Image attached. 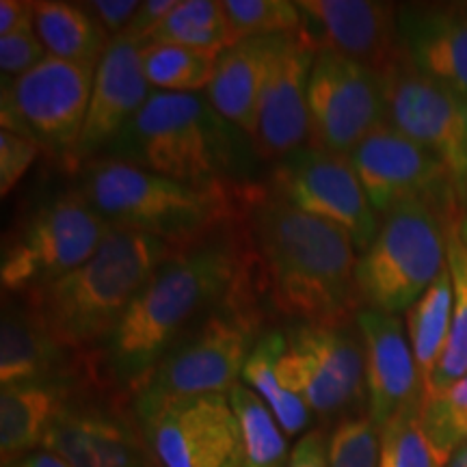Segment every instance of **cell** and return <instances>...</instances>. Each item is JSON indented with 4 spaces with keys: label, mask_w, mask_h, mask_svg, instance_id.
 <instances>
[{
    "label": "cell",
    "mask_w": 467,
    "mask_h": 467,
    "mask_svg": "<svg viewBox=\"0 0 467 467\" xmlns=\"http://www.w3.org/2000/svg\"><path fill=\"white\" fill-rule=\"evenodd\" d=\"M141 48L143 44L128 37L110 42L93 80L83 134L67 167L72 171L85 162L107 156L154 93L145 78Z\"/></svg>",
    "instance_id": "obj_17"
},
{
    "label": "cell",
    "mask_w": 467,
    "mask_h": 467,
    "mask_svg": "<svg viewBox=\"0 0 467 467\" xmlns=\"http://www.w3.org/2000/svg\"><path fill=\"white\" fill-rule=\"evenodd\" d=\"M254 186L186 184L102 156L85 162L78 191L113 230L145 234L184 249L241 223Z\"/></svg>",
    "instance_id": "obj_3"
},
{
    "label": "cell",
    "mask_w": 467,
    "mask_h": 467,
    "mask_svg": "<svg viewBox=\"0 0 467 467\" xmlns=\"http://www.w3.org/2000/svg\"><path fill=\"white\" fill-rule=\"evenodd\" d=\"M107 156L186 184H243L254 141L200 93L154 91Z\"/></svg>",
    "instance_id": "obj_4"
},
{
    "label": "cell",
    "mask_w": 467,
    "mask_h": 467,
    "mask_svg": "<svg viewBox=\"0 0 467 467\" xmlns=\"http://www.w3.org/2000/svg\"><path fill=\"white\" fill-rule=\"evenodd\" d=\"M418 411L420 407L409 409L383 426L379 467H443L420 429Z\"/></svg>",
    "instance_id": "obj_34"
},
{
    "label": "cell",
    "mask_w": 467,
    "mask_h": 467,
    "mask_svg": "<svg viewBox=\"0 0 467 467\" xmlns=\"http://www.w3.org/2000/svg\"><path fill=\"white\" fill-rule=\"evenodd\" d=\"M67 381H35L7 385L0 392V454L3 465L44 446L52 422L69 402Z\"/></svg>",
    "instance_id": "obj_24"
},
{
    "label": "cell",
    "mask_w": 467,
    "mask_h": 467,
    "mask_svg": "<svg viewBox=\"0 0 467 467\" xmlns=\"http://www.w3.org/2000/svg\"><path fill=\"white\" fill-rule=\"evenodd\" d=\"M446 236L448 271L452 279V325L446 350L426 385L424 396L440 394L467 375V219L463 214L448 221Z\"/></svg>",
    "instance_id": "obj_26"
},
{
    "label": "cell",
    "mask_w": 467,
    "mask_h": 467,
    "mask_svg": "<svg viewBox=\"0 0 467 467\" xmlns=\"http://www.w3.org/2000/svg\"><path fill=\"white\" fill-rule=\"evenodd\" d=\"M251 277L243 221L206 241L175 249L109 337L115 377L141 389L169 350Z\"/></svg>",
    "instance_id": "obj_2"
},
{
    "label": "cell",
    "mask_w": 467,
    "mask_h": 467,
    "mask_svg": "<svg viewBox=\"0 0 467 467\" xmlns=\"http://www.w3.org/2000/svg\"><path fill=\"white\" fill-rule=\"evenodd\" d=\"M96 72V66L48 57L3 87L0 128L35 139L67 169L83 134Z\"/></svg>",
    "instance_id": "obj_9"
},
{
    "label": "cell",
    "mask_w": 467,
    "mask_h": 467,
    "mask_svg": "<svg viewBox=\"0 0 467 467\" xmlns=\"http://www.w3.org/2000/svg\"><path fill=\"white\" fill-rule=\"evenodd\" d=\"M285 467H329V437L323 431H309L292 448Z\"/></svg>",
    "instance_id": "obj_40"
},
{
    "label": "cell",
    "mask_w": 467,
    "mask_h": 467,
    "mask_svg": "<svg viewBox=\"0 0 467 467\" xmlns=\"http://www.w3.org/2000/svg\"><path fill=\"white\" fill-rule=\"evenodd\" d=\"M461 7H463V9L467 11V0H465V3H461Z\"/></svg>",
    "instance_id": "obj_44"
},
{
    "label": "cell",
    "mask_w": 467,
    "mask_h": 467,
    "mask_svg": "<svg viewBox=\"0 0 467 467\" xmlns=\"http://www.w3.org/2000/svg\"><path fill=\"white\" fill-rule=\"evenodd\" d=\"M221 55L173 44H145L141 61L151 87L167 93H200L213 83Z\"/></svg>",
    "instance_id": "obj_31"
},
{
    "label": "cell",
    "mask_w": 467,
    "mask_h": 467,
    "mask_svg": "<svg viewBox=\"0 0 467 467\" xmlns=\"http://www.w3.org/2000/svg\"><path fill=\"white\" fill-rule=\"evenodd\" d=\"M255 288L292 325H348L358 318L359 251L340 227L292 208L255 184L243 219Z\"/></svg>",
    "instance_id": "obj_1"
},
{
    "label": "cell",
    "mask_w": 467,
    "mask_h": 467,
    "mask_svg": "<svg viewBox=\"0 0 467 467\" xmlns=\"http://www.w3.org/2000/svg\"><path fill=\"white\" fill-rule=\"evenodd\" d=\"M399 35L420 74L467 100V11L461 3L402 5Z\"/></svg>",
    "instance_id": "obj_20"
},
{
    "label": "cell",
    "mask_w": 467,
    "mask_h": 467,
    "mask_svg": "<svg viewBox=\"0 0 467 467\" xmlns=\"http://www.w3.org/2000/svg\"><path fill=\"white\" fill-rule=\"evenodd\" d=\"M137 413L159 467H244V446L227 394L148 399Z\"/></svg>",
    "instance_id": "obj_10"
},
{
    "label": "cell",
    "mask_w": 467,
    "mask_h": 467,
    "mask_svg": "<svg viewBox=\"0 0 467 467\" xmlns=\"http://www.w3.org/2000/svg\"><path fill=\"white\" fill-rule=\"evenodd\" d=\"M234 416L238 420L244 446V467H285L288 443L275 413L258 392L244 383H236L227 394Z\"/></svg>",
    "instance_id": "obj_30"
},
{
    "label": "cell",
    "mask_w": 467,
    "mask_h": 467,
    "mask_svg": "<svg viewBox=\"0 0 467 467\" xmlns=\"http://www.w3.org/2000/svg\"><path fill=\"white\" fill-rule=\"evenodd\" d=\"M307 119V148L348 159L388 121L383 78L350 58L320 52L309 74Z\"/></svg>",
    "instance_id": "obj_14"
},
{
    "label": "cell",
    "mask_w": 467,
    "mask_h": 467,
    "mask_svg": "<svg viewBox=\"0 0 467 467\" xmlns=\"http://www.w3.org/2000/svg\"><path fill=\"white\" fill-rule=\"evenodd\" d=\"M381 465V431L368 416L342 418L329 435V467Z\"/></svg>",
    "instance_id": "obj_35"
},
{
    "label": "cell",
    "mask_w": 467,
    "mask_h": 467,
    "mask_svg": "<svg viewBox=\"0 0 467 467\" xmlns=\"http://www.w3.org/2000/svg\"><path fill=\"white\" fill-rule=\"evenodd\" d=\"M451 219L426 202L405 203L385 214L375 241L358 260L361 307L394 317L407 314L448 266Z\"/></svg>",
    "instance_id": "obj_7"
},
{
    "label": "cell",
    "mask_w": 467,
    "mask_h": 467,
    "mask_svg": "<svg viewBox=\"0 0 467 467\" xmlns=\"http://www.w3.org/2000/svg\"><path fill=\"white\" fill-rule=\"evenodd\" d=\"M418 418L431 451L446 467L452 454L467 443V375L440 394L424 396Z\"/></svg>",
    "instance_id": "obj_32"
},
{
    "label": "cell",
    "mask_w": 467,
    "mask_h": 467,
    "mask_svg": "<svg viewBox=\"0 0 467 467\" xmlns=\"http://www.w3.org/2000/svg\"><path fill=\"white\" fill-rule=\"evenodd\" d=\"M223 11L238 42L296 33L303 16L290 0H223Z\"/></svg>",
    "instance_id": "obj_33"
},
{
    "label": "cell",
    "mask_w": 467,
    "mask_h": 467,
    "mask_svg": "<svg viewBox=\"0 0 467 467\" xmlns=\"http://www.w3.org/2000/svg\"><path fill=\"white\" fill-rule=\"evenodd\" d=\"M173 251L159 238L110 230L85 265L22 301L57 342L83 353L96 342H109L126 309Z\"/></svg>",
    "instance_id": "obj_5"
},
{
    "label": "cell",
    "mask_w": 467,
    "mask_h": 467,
    "mask_svg": "<svg viewBox=\"0 0 467 467\" xmlns=\"http://www.w3.org/2000/svg\"><path fill=\"white\" fill-rule=\"evenodd\" d=\"M388 121L405 137L433 151L451 173L461 203H467V100L402 57L381 76Z\"/></svg>",
    "instance_id": "obj_15"
},
{
    "label": "cell",
    "mask_w": 467,
    "mask_h": 467,
    "mask_svg": "<svg viewBox=\"0 0 467 467\" xmlns=\"http://www.w3.org/2000/svg\"><path fill=\"white\" fill-rule=\"evenodd\" d=\"M266 189L309 217L340 227L353 238L359 254L370 247L381 227V217L368 202L347 156L306 145L271 167Z\"/></svg>",
    "instance_id": "obj_12"
},
{
    "label": "cell",
    "mask_w": 467,
    "mask_h": 467,
    "mask_svg": "<svg viewBox=\"0 0 467 467\" xmlns=\"http://www.w3.org/2000/svg\"><path fill=\"white\" fill-rule=\"evenodd\" d=\"M277 37L279 35L243 39L227 48L219 57L217 72L206 89V98L217 113L247 134L251 141L258 132L260 98Z\"/></svg>",
    "instance_id": "obj_22"
},
{
    "label": "cell",
    "mask_w": 467,
    "mask_h": 467,
    "mask_svg": "<svg viewBox=\"0 0 467 467\" xmlns=\"http://www.w3.org/2000/svg\"><path fill=\"white\" fill-rule=\"evenodd\" d=\"M35 33L50 57L80 66H100L110 39L80 3L35 0Z\"/></svg>",
    "instance_id": "obj_25"
},
{
    "label": "cell",
    "mask_w": 467,
    "mask_h": 467,
    "mask_svg": "<svg viewBox=\"0 0 467 467\" xmlns=\"http://www.w3.org/2000/svg\"><path fill=\"white\" fill-rule=\"evenodd\" d=\"M301 37L317 55L331 52L385 76L405 57L394 3L379 0H299Z\"/></svg>",
    "instance_id": "obj_16"
},
{
    "label": "cell",
    "mask_w": 467,
    "mask_h": 467,
    "mask_svg": "<svg viewBox=\"0 0 467 467\" xmlns=\"http://www.w3.org/2000/svg\"><path fill=\"white\" fill-rule=\"evenodd\" d=\"M178 3L180 0H145V3L139 5V11L134 14L132 22L119 37H128L132 42L145 46L151 33L161 26V22L171 14Z\"/></svg>",
    "instance_id": "obj_39"
},
{
    "label": "cell",
    "mask_w": 467,
    "mask_h": 467,
    "mask_svg": "<svg viewBox=\"0 0 467 467\" xmlns=\"http://www.w3.org/2000/svg\"><path fill=\"white\" fill-rule=\"evenodd\" d=\"M76 350L63 347L28 312L26 306H5L0 323V383L3 388L35 381H67Z\"/></svg>",
    "instance_id": "obj_23"
},
{
    "label": "cell",
    "mask_w": 467,
    "mask_h": 467,
    "mask_svg": "<svg viewBox=\"0 0 467 467\" xmlns=\"http://www.w3.org/2000/svg\"><path fill=\"white\" fill-rule=\"evenodd\" d=\"M452 325V279L448 266L420 299L407 309V337L426 389L446 350Z\"/></svg>",
    "instance_id": "obj_27"
},
{
    "label": "cell",
    "mask_w": 467,
    "mask_h": 467,
    "mask_svg": "<svg viewBox=\"0 0 467 467\" xmlns=\"http://www.w3.org/2000/svg\"><path fill=\"white\" fill-rule=\"evenodd\" d=\"M262 318L265 301L251 277L169 350L139 396L184 399L230 394L238 377H243L255 342L265 334Z\"/></svg>",
    "instance_id": "obj_6"
},
{
    "label": "cell",
    "mask_w": 467,
    "mask_h": 467,
    "mask_svg": "<svg viewBox=\"0 0 467 467\" xmlns=\"http://www.w3.org/2000/svg\"><path fill=\"white\" fill-rule=\"evenodd\" d=\"M350 165L379 217L413 202L433 203L448 217L463 208L451 173L433 151L385 121L350 151Z\"/></svg>",
    "instance_id": "obj_13"
},
{
    "label": "cell",
    "mask_w": 467,
    "mask_h": 467,
    "mask_svg": "<svg viewBox=\"0 0 467 467\" xmlns=\"http://www.w3.org/2000/svg\"><path fill=\"white\" fill-rule=\"evenodd\" d=\"M446 467H467V443H463V446L452 454Z\"/></svg>",
    "instance_id": "obj_43"
},
{
    "label": "cell",
    "mask_w": 467,
    "mask_h": 467,
    "mask_svg": "<svg viewBox=\"0 0 467 467\" xmlns=\"http://www.w3.org/2000/svg\"><path fill=\"white\" fill-rule=\"evenodd\" d=\"M35 3L31 0H3L0 3V37L33 31Z\"/></svg>",
    "instance_id": "obj_41"
},
{
    "label": "cell",
    "mask_w": 467,
    "mask_h": 467,
    "mask_svg": "<svg viewBox=\"0 0 467 467\" xmlns=\"http://www.w3.org/2000/svg\"><path fill=\"white\" fill-rule=\"evenodd\" d=\"M358 325V323H355ZM277 379L309 411L334 418L366 396V355L359 329L348 325H292Z\"/></svg>",
    "instance_id": "obj_11"
},
{
    "label": "cell",
    "mask_w": 467,
    "mask_h": 467,
    "mask_svg": "<svg viewBox=\"0 0 467 467\" xmlns=\"http://www.w3.org/2000/svg\"><path fill=\"white\" fill-rule=\"evenodd\" d=\"M48 50L37 37V33L25 31L0 37V76H3V87L14 83V80L31 72L39 63L48 58Z\"/></svg>",
    "instance_id": "obj_37"
},
{
    "label": "cell",
    "mask_w": 467,
    "mask_h": 467,
    "mask_svg": "<svg viewBox=\"0 0 467 467\" xmlns=\"http://www.w3.org/2000/svg\"><path fill=\"white\" fill-rule=\"evenodd\" d=\"M148 44H173L223 55L238 44L221 0H180Z\"/></svg>",
    "instance_id": "obj_29"
},
{
    "label": "cell",
    "mask_w": 467,
    "mask_h": 467,
    "mask_svg": "<svg viewBox=\"0 0 467 467\" xmlns=\"http://www.w3.org/2000/svg\"><path fill=\"white\" fill-rule=\"evenodd\" d=\"M110 230L78 189L39 202L5 236V292L26 296L69 275L96 254Z\"/></svg>",
    "instance_id": "obj_8"
},
{
    "label": "cell",
    "mask_w": 467,
    "mask_h": 467,
    "mask_svg": "<svg viewBox=\"0 0 467 467\" xmlns=\"http://www.w3.org/2000/svg\"><path fill=\"white\" fill-rule=\"evenodd\" d=\"M42 151L35 139L0 128V195L7 197L16 189Z\"/></svg>",
    "instance_id": "obj_36"
},
{
    "label": "cell",
    "mask_w": 467,
    "mask_h": 467,
    "mask_svg": "<svg viewBox=\"0 0 467 467\" xmlns=\"http://www.w3.org/2000/svg\"><path fill=\"white\" fill-rule=\"evenodd\" d=\"M80 5L113 42L119 35H124L141 3H134V0H91V3Z\"/></svg>",
    "instance_id": "obj_38"
},
{
    "label": "cell",
    "mask_w": 467,
    "mask_h": 467,
    "mask_svg": "<svg viewBox=\"0 0 467 467\" xmlns=\"http://www.w3.org/2000/svg\"><path fill=\"white\" fill-rule=\"evenodd\" d=\"M285 348H288L285 331H265L244 364L243 381L254 388V392H258L262 400L271 407L284 433L296 435L307 429L309 409L299 396L290 394L277 379V361L285 353Z\"/></svg>",
    "instance_id": "obj_28"
},
{
    "label": "cell",
    "mask_w": 467,
    "mask_h": 467,
    "mask_svg": "<svg viewBox=\"0 0 467 467\" xmlns=\"http://www.w3.org/2000/svg\"><path fill=\"white\" fill-rule=\"evenodd\" d=\"M42 448L69 467H139V446L130 426L96 405L69 400L52 422Z\"/></svg>",
    "instance_id": "obj_21"
},
{
    "label": "cell",
    "mask_w": 467,
    "mask_h": 467,
    "mask_svg": "<svg viewBox=\"0 0 467 467\" xmlns=\"http://www.w3.org/2000/svg\"><path fill=\"white\" fill-rule=\"evenodd\" d=\"M7 467H69V465L66 461L58 459L57 454H52L42 448V451H35L31 454H26V457L14 461V463Z\"/></svg>",
    "instance_id": "obj_42"
},
{
    "label": "cell",
    "mask_w": 467,
    "mask_h": 467,
    "mask_svg": "<svg viewBox=\"0 0 467 467\" xmlns=\"http://www.w3.org/2000/svg\"><path fill=\"white\" fill-rule=\"evenodd\" d=\"M355 323L366 355V416L381 431L400 413L420 407L424 396L422 377L399 317L361 307Z\"/></svg>",
    "instance_id": "obj_19"
},
{
    "label": "cell",
    "mask_w": 467,
    "mask_h": 467,
    "mask_svg": "<svg viewBox=\"0 0 467 467\" xmlns=\"http://www.w3.org/2000/svg\"><path fill=\"white\" fill-rule=\"evenodd\" d=\"M317 52L301 33L279 35L260 98L254 148L262 161H282L309 139L307 87Z\"/></svg>",
    "instance_id": "obj_18"
}]
</instances>
